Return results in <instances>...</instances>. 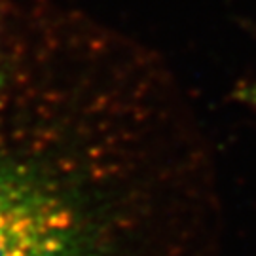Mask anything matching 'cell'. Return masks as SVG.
<instances>
[{"label": "cell", "instance_id": "obj_2", "mask_svg": "<svg viewBox=\"0 0 256 256\" xmlns=\"http://www.w3.org/2000/svg\"><path fill=\"white\" fill-rule=\"evenodd\" d=\"M14 36H16V30L8 28L0 21V78H2L4 68H6V64H8V57H10V52H12Z\"/></svg>", "mask_w": 256, "mask_h": 256}, {"label": "cell", "instance_id": "obj_1", "mask_svg": "<svg viewBox=\"0 0 256 256\" xmlns=\"http://www.w3.org/2000/svg\"><path fill=\"white\" fill-rule=\"evenodd\" d=\"M180 156L140 64L16 32L0 78V256H184Z\"/></svg>", "mask_w": 256, "mask_h": 256}, {"label": "cell", "instance_id": "obj_3", "mask_svg": "<svg viewBox=\"0 0 256 256\" xmlns=\"http://www.w3.org/2000/svg\"><path fill=\"white\" fill-rule=\"evenodd\" d=\"M239 95H241V99L247 102L248 106H252L256 110V84L254 86H245Z\"/></svg>", "mask_w": 256, "mask_h": 256}]
</instances>
